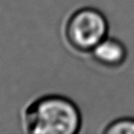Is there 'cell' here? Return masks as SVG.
I'll return each mask as SVG.
<instances>
[{"instance_id": "6da1fadb", "label": "cell", "mask_w": 134, "mask_h": 134, "mask_svg": "<svg viewBox=\"0 0 134 134\" xmlns=\"http://www.w3.org/2000/svg\"><path fill=\"white\" fill-rule=\"evenodd\" d=\"M24 124L32 134H75L81 126V114L67 97L47 95L26 109Z\"/></svg>"}, {"instance_id": "7a4b0ae2", "label": "cell", "mask_w": 134, "mask_h": 134, "mask_svg": "<svg viewBox=\"0 0 134 134\" xmlns=\"http://www.w3.org/2000/svg\"><path fill=\"white\" fill-rule=\"evenodd\" d=\"M109 25L102 12L94 8H82L69 18L65 35L69 44L76 51L91 52L108 36Z\"/></svg>"}, {"instance_id": "3957f363", "label": "cell", "mask_w": 134, "mask_h": 134, "mask_svg": "<svg viewBox=\"0 0 134 134\" xmlns=\"http://www.w3.org/2000/svg\"><path fill=\"white\" fill-rule=\"evenodd\" d=\"M97 64L108 69L121 67L127 59V49L122 42L114 37H105L91 51Z\"/></svg>"}, {"instance_id": "277c9868", "label": "cell", "mask_w": 134, "mask_h": 134, "mask_svg": "<svg viewBox=\"0 0 134 134\" xmlns=\"http://www.w3.org/2000/svg\"><path fill=\"white\" fill-rule=\"evenodd\" d=\"M105 134H134L133 118H120L113 120L106 126Z\"/></svg>"}]
</instances>
